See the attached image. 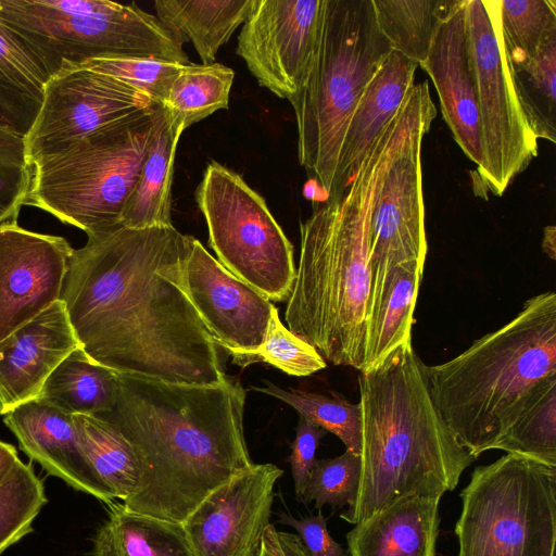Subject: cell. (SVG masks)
<instances>
[{"instance_id": "6da1fadb", "label": "cell", "mask_w": 556, "mask_h": 556, "mask_svg": "<svg viewBox=\"0 0 556 556\" xmlns=\"http://www.w3.org/2000/svg\"><path fill=\"white\" fill-rule=\"evenodd\" d=\"M73 251L61 301L83 351L118 374L217 386L224 361L182 283L191 236L122 225Z\"/></svg>"}, {"instance_id": "7a4b0ae2", "label": "cell", "mask_w": 556, "mask_h": 556, "mask_svg": "<svg viewBox=\"0 0 556 556\" xmlns=\"http://www.w3.org/2000/svg\"><path fill=\"white\" fill-rule=\"evenodd\" d=\"M111 409L97 416L118 430L137 456L140 478L123 501L130 511L184 522L217 486L249 468L245 391L227 376L188 386L115 372Z\"/></svg>"}, {"instance_id": "3957f363", "label": "cell", "mask_w": 556, "mask_h": 556, "mask_svg": "<svg viewBox=\"0 0 556 556\" xmlns=\"http://www.w3.org/2000/svg\"><path fill=\"white\" fill-rule=\"evenodd\" d=\"M408 101L375 142L343 197L318 204L300 226V258L286 323L334 366L363 369L372 206L404 130Z\"/></svg>"}, {"instance_id": "277c9868", "label": "cell", "mask_w": 556, "mask_h": 556, "mask_svg": "<svg viewBox=\"0 0 556 556\" xmlns=\"http://www.w3.org/2000/svg\"><path fill=\"white\" fill-rule=\"evenodd\" d=\"M358 387L361 477L340 518L356 525L402 497L453 491L475 458L437 412L412 341L361 371Z\"/></svg>"}, {"instance_id": "5b68a950", "label": "cell", "mask_w": 556, "mask_h": 556, "mask_svg": "<svg viewBox=\"0 0 556 556\" xmlns=\"http://www.w3.org/2000/svg\"><path fill=\"white\" fill-rule=\"evenodd\" d=\"M437 412L477 459L556 384V294L540 293L454 358L425 365Z\"/></svg>"}, {"instance_id": "8992f818", "label": "cell", "mask_w": 556, "mask_h": 556, "mask_svg": "<svg viewBox=\"0 0 556 556\" xmlns=\"http://www.w3.org/2000/svg\"><path fill=\"white\" fill-rule=\"evenodd\" d=\"M392 49L371 0H325L318 48L308 77L289 99L296 121L300 164L332 191L351 115L366 85Z\"/></svg>"}, {"instance_id": "52a82bcc", "label": "cell", "mask_w": 556, "mask_h": 556, "mask_svg": "<svg viewBox=\"0 0 556 556\" xmlns=\"http://www.w3.org/2000/svg\"><path fill=\"white\" fill-rule=\"evenodd\" d=\"M153 106L36 160L25 204L87 236L119 226L149 142Z\"/></svg>"}, {"instance_id": "ba28073f", "label": "cell", "mask_w": 556, "mask_h": 556, "mask_svg": "<svg viewBox=\"0 0 556 556\" xmlns=\"http://www.w3.org/2000/svg\"><path fill=\"white\" fill-rule=\"evenodd\" d=\"M460 498L457 556H554L556 467L506 454L476 467Z\"/></svg>"}, {"instance_id": "9c48e42d", "label": "cell", "mask_w": 556, "mask_h": 556, "mask_svg": "<svg viewBox=\"0 0 556 556\" xmlns=\"http://www.w3.org/2000/svg\"><path fill=\"white\" fill-rule=\"evenodd\" d=\"M0 17L39 48L56 74L111 56L191 63L157 17L134 2L0 0Z\"/></svg>"}, {"instance_id": "30bf717a", "label": "cell", "mask_w": 556, "mask_h": 556, "mask_svg": "<svg viewBox=\"0 0 556 556\" xmlns=\"http://www.w3.org/2000/svg\"><path fill=\"white\" fill-rule=\"evenodd\" d=\"M195 200L217 261L269 301L288 300L295 278L293 245L265 199L239 174L213 161Z\"/></svg>"}, {"instance_id": "8fae6325", "label": "cell", "mask_w": 556, "mask_h": 556, "mask_svg": "<svg viewBox=\"0 0 556 556\" xmlns=\"http://www.w3.org/2000/svg\"><path fill=\"white\" fill-rule=\"evenodd\" d=\"M501 0H466V25L481 122L483 166L472 170L477 195H502L538 155L514 89L501 21Z\"/></svg>"}, {"instance_id": "7c38bea8", "label": "cell", "mask_w": 556, "mask_h": 556, "mask_svg": "<svg viewBox=\"0 0 556 556\" xmlns=\"http://www.w3.org/2000/svg\"><path fill=\"white\" fill-rule=\"evenodd\" d=\"M408 97L406 124L372 206L367 319L381 299L390 273L408 262L425 266L428 252L421 143L437 116V109L428 80L414 84Z\"/></svg>"}, {"instance_id": "4fadbf2b", "label": "cell", "mask_w": 556, "mask_h": 556, "mask_svg": "<svg viewBox=\"0 0 556 556\" xmlns=\"http://www.w3.org/2000/svg\"><path fill=\"white\" fill-rule=\"evenodd\" d=\"M156 104L105 74L64 68L46 85L38 115L25 137L33 163L59 148Z\"/></svg>"}, {"instance_id": "5bb4252c", "label": "cell", "mask_w": 556, "mask_h": 556, "mask_svg": "<svg viewBox=\"0 0 556 556\" xmlns=\"http://www.w3.org/2000/svg\"><path fill=\"white\" fill-rule=\"evenodd\" d=\"M325 0H256L237 54L257 83L289 100L305 84L318 48Z\"/></svg>"}, {"instance_id": "9a60e30c", "label": "cell", "mask_w": 556, "mask_h": 556, "mask_svg": "<svg viewBox=\"0 0 556 556\" xmlns=\"http://www.w3.org/2000/svg\"><path fill=\"white\" fill-rule=\"evenodd\" d=\"M282 475L253 463L213 490L182 522L195 556H256Z\"/></svg>"}, {"instance_id": "2e32d148", "label": "cell", "mask_w": 556, "mask_h": 556, "mask_svg": "<svg viewBox=\"0 0 556 556\" xmlns=\"http://www.w3.org/2000/svg\"><path fill=\"white\" fill-rule=\"evenodd\" d=\"M182 283L216 344L231 357L261 346L275 305L227 270L193 237L182 262Z\"/></svg>"}, {"instance_id": "e0dca14e", "label": "cell", "mask_w": 556, "mask_h": 556, "mask_svg": "<svg viewBox=\"0 0 556 556\" xmlns=\"http://www.w3.org/2000/svg\"><path fill=\"white\" fill-rule=\"evenodd\" d=\"M73 251L63 237L0 225V341L61 300Z\"/></svg>"}, {"instance_id": "ac0fdd59", "label": "cell", "mask_w": 556, "mask_h": 556, "mask_svg": "<svg viewBox=\"0 0 556 556\" xmlns=\"http://www.w3.org/2000/svg\"><path fill=\"white\" fill-rule=\"evenodd\" d=\"M420 67L432 79L442 116L458 147L476 164L484 155L477 88L466 25V0H453Z\"/></svg>"}, {"instance_id": "d6986e66", "label": "cell", "mask_w": 556, "mask_h": 556, "mask_svg": "<svg viewBox=\"0 0 556 556\" xmlns=\"http://www.w3.org/2000/svg\"><path fill=\"white\" fill-rule=\"evenodd\" d=\"M3 416L20 448L48 475L106 505L114 502L86 456L72 415L36 397Z\"/></svg>"}, {"instance_id": "ffe728a7", "label": "cell", "mask_w": 556, "mask_h": 556, "mask_svg": "<svg viewBox=\"0 0 556 556\" xmlns=\"http://www.w3.org/2000/svg\"><path fill=\"white\" fill-rule=\"evenodd\" d=\"M80 348L60 300L0 341V401L3 415L39 396L47 378Z\"/></svg>"}, {"instance_id": "44dd1931", "label": "cell", "mask_w": 556, "mask_h": 556, "mask_svg": "<svg viewBox=\"0 0 556 556\" xmlns=\"http://www.w3.org/2000/svg\"><path fill=\"white\" fill-rule=\"evenodd\" d=\"M417 67L414 61L391 51L372 75L351 115L327 200L343 197L372 146L403 105L415 84Z\"/></svg>"}, {"instance_id": "7402d4cb", "label": "cell", "mask_w": 556, "mask_h": 556, "mask_svg": "<svg viewBox=\"0 0 556 556\" xmlns=\"http://www.w3.org/2000/svg\"><path fill=\"white\" fill-rule=\"evenodd\" d=\"M440 496L402 497L346 533L350 556H435Z\"/></svg>"}, {"instance_id": "603a6c76", "label": "cell", "mask_w": 556, "mask_h": 556, "mask_svg": "<svg viewBox=\"0 0 556 556\" xmlns=\"http://www.w3.org/2000/svg\"><path fill=\"white\" fill-rule=\"evenodd\" d=\"M184 127L155 104L152 128L135 188L123 210L121 225L132 229L170 227L174 160Z\"/></svg>"}, {"instance_id": "cb8c5ba5", "label": "cell", "mask_w": 556, "mask_h": 556, "mask_svg": "<svg viewBox=\"0 0 556 556\" xmlns=\"http://www.w3.org/2000/svg\"><path fill=\"white\" fill-rule=\"evenodd\" d=\"M256 0H155L157 20L179 45L191 42L202 64H213L250 16Z\"/></svg>"}, {"instance_id": "d4e9b609", "label": "cell", "mask_w": 556, "mask_h": 556, "mask_svg": "<svg viewBox=\"0 0 556 556\" xmlns=\"http://www.w3.org/2000/svg\"><path fill=\"white\" fill-rule=\"evenodd\" d=\"M93 538V556H195L181 522L128 510L116 501Z\"/></svg>"}, {"instance_id": "484cf974", "label": "cell", "mask_w": 556, "mask_h": 556, "mask_svg": "<svg viewBox=\"0 0 556 556\" xmlns=\"http://www.w3.org/2000/svg\"><path fill=\"white\" fill-rule=\"evenodd\" d=\"M424 267L417 262H408L390 273L381 299L366 323L361 371L374 368L395 349L412 341Z\"/></svg>"}, {"instance_id": "4316f807", "label": "cell", "mask_w": 556, "mask_h": 556, "mask_svg": "<svg viewBox=\"0 0 556 556\" xmlns=\"http://www.w3.org/2000/svg\"><path fill=\"white\" fill-rule=\"evenodd\" d=\"M115 392V371L93 362L78 348L51 372L38 397L72 416L97 417L111 409Z\"/></svg>"}, {"instance_id": "83f0119b", "label": "cell", "mask_w": 556, "mask_h": 556, "mask_svg": "<svg viewBox=\"0 0 556 556\" xmlns=\"http://www.w3.org/2000/svg\"><path fill=\"white\" fill-rule=\"evenodd\" d=\"M507 54V53H506ZM514 89L536 139L556 142V34L533 55L507 54Z\"/></svg>"}, {"instance_id": "f1b7e54d", "label": "cell", "mask_w": 556, "mask_h": 556, "mask_svg": "<svg viewBox=\"0 0 556 556\" xmlns=\"http://www.w3.org/2000/svg\"><path fill=\"white\" fill-rule=\"evenodd\" d=\"M86 456L111 497L122 502L136 490L140 468L131 444L106 421L73 416Z\"/></svg>"}, {"instance_id": "f546056e", "label": "cell", "mask_w": 556, "mask_h": 556, "mask_svg": "<svg viewBox=\"0 0 556 556\" xmlns=\"http://www.w3.org/2000/svg\"><path fill=\"white\" fill-rule=\"evenodd\" d=\"M233 78V70L220 63L182 65L161 105L186 130L228 109Z\"/></svg>"}, {"instance_id": "4dcf8cb0", "label": "cell", "mask_w": 556, "mask_h": 556, "mask_svg": "<svg viewBox=\"0 0 556 556\" xmlns=\"http://www.w3.org/2000/svg\"><path fill=\"white\" fill-rule=\"evenodd\" d=\"M377 24L392 51L420 65L453 0H371Z\"/></svg>"}, {"instance_id": "1f68e13d", "label": "cell", "mask_w": 556, "mask_h": 556, "mask_svg": "<svg viewBox=\"0 0 556 556\" xmlns=\"http://www.w3.org/2000/svg\"><path fill=\"white\" fill-rule=\"evenodd\" d=\"M254 391L276 397L293 407L301 417L337 435L346 450L359 455L362 409L339 394L326 395L300 389L285 390L269 381Z\"/></svg>"}, {"instance_id": "d6a6232c", "label": "cell", "mask_w": 556, "mask_h": 556, "mask_svg": "<svg viewBox=\"0 0 556 556\" xmlns=\"http://www.w3.org/2000/svg\"><path fill=\"white\" fill-rule=\"evenodd\" d=\"M47 502L43 481L20 459L0 483V555L33 531Z\"/></svg>"}, {"instance_id": "836d02e7", "label": "cell", "mask_w": 556, "mask_h": 556, "mask_svg": "<svg viewBox=\"0 0 556 556\" xmlns=\"http://www.w3.org/2000/svg\"><path fill=\"white\" fill-rule=\"evenodd\" d=\"M494 450L556 467V384L520 415Z\"/></svg>"}, {"instance_id": "e575fe53", "label": "cell", "mask_w": 556, "mask_h": 556, "mask_svg": "<svg viewBox=\"0 0 556 556\" xmlns=\"http://www.w3.org/2000/svg\"><path fill=\"white\" fill-rule=\"evenodd\" d=\"M500 21L506 53L530 56L556 34V2L501 0Z\"/></svg>"}, {"instance_id": "d590c367", "label": "cell", "mask_w": 556, "mask_h": 556, "mask_svg": "<svg viewBox=\"0 0 556 556\" xmlns=\"http://www.w3.org/2000/svg\"><path fill=\"white\" fill-rule=\"evenodd\" d=\"M232 361L241 367L264 362L296 377L309 376L327 366V363L312 345L282 325L277 308L273 312L267 333L261 346L248 354L233 356Z\"/></svg>"}, {"instance_id": "8d00e7d4", "label": "cell", "mask_w": 556, "mask_h": 556, "mask_svg": "<svg viewBox=\"0 0 556 556\" xmlns=\"http://www.w3.org/2000/svg\"><path fill=\"white\" fill-rule=\"evenodd\" d=\"M359 477L361 456L349 450L333 458L316 459L300 502H314L319 510L326 505L332 509L350 507L357 494Z\"/></svg>"}, {"instance_id": "74e56055", "label": "cell", "mask_w": 556, "mask_h": 556, "mask_svg": "<svg viewBox=\"0 0 556 556\" xmlns=\"http://www.w3.org/2000/svg\"><path fill=\"white\" fill-rule=\"evenodd\" d=\"M0 71L40 102L46 85L56 75L45 53L1 17Z\"/></svg>"}, {"instance_id": "f35d334b", "label": "cell", "mask_w": 556, "mask_h": 556, "mask_svg": "<svg viewBox=\"0 0 556 556\" xmlns=\"http://www.w3.org/2000/svg\"><path fill=\"white\" fill-rule=\"evenodd\" d=\"M181 66L150 56H111L89 60L78 67L111 76L161 104Z\"/></svg>"}, {"instance_id": "ab89813d", "label": "cell", "mask_w": 556, "mask_h": 556, "mask_svg": "<svg viewBox=\"0 0 556 556\" xmlns=\"http://www.w3.org/2000/svg\"><path fill=\"white\" fill-rule=\"evenodd\" d=\"M31 178L25 136L0 127V225L16 220Z\"/></svg>"}, {"instance_id": "60d3db41", "label": "cell", "mask_w": 556, "mask_h": 556, "mask_svg": "<svg viewBox=\"0 0 556 556\" xmlns=\"http://www.w3.org/2000/svg\"><path fill=\"white\" fill-rule=\"evenodd\" d=\"M40 105L0 71V127L26 137Z\"/></svg>"}, {"instance_id": "b9f144b4", "label": "cell", "mask_w": 556, "mask_h": 556, "mask_svg": "<svg viewBox=\"0 0 556 556\" xmlns=\"http://www.w3.org/2000/svg\"><path fill=\"white\" fill-rule=\"evenodd\" d=\"M326 433V430L300 416L289 456L294 493L299 502L302 498L309 471L316 462L317 447Z\"/></svg>"}, {"instance_id": "7bdbcfd3", "label": "cell", "mask_w": 556, "mask_h": 556, "mask_svg": "<svg viewBox=\"0 0 556 556\" xmlns=\"http://www.w3.org/2000/svg\"><path fill=\"white\" fill-rule=\"evenodd\" d=\"M279 522L293 528L313 556H348L343 547L330 535L327 518L321 511L301 518L280 513Z\"/></svg>"}, {"instance_id": "ee69618b", "label": "cell", "mask_w": 556, "mask_h": 556, "mask_svg": "<svg viewBox=\"0 0 556 556\" xmlns=\"http://www.w3.org/2000/svg\"><path fill=\"white\" fill-rule=\"evenodd\" d=\"M276 538L283 556H313L296 533L277 530Z\"/></svg>"}, {"instance_id": "f6af8a7d", "label": "cell", "mask_w": 556, "mask_h": 556, "mask_svg": "<svg viewBox=\"0 0 556 556\" xmlns=\"http://www.w3.org/2000/svg\"><path fill=\"white\" fill-rule=\"evenodd\" d=\"M18 460L20 457L15 446L0 441V483Z\"/></svg>"}, {"instance_id": "bcb514c9", "label": "cell", "mask_w": 556, "mask_h": 556, "mask_svg": "<svg viewBox=\"0 0 556 556\" xmlns=\"http://www.w3.org/2000/svg\"><path fill=\"white\" fill-rule=\"evenodd\" d=\"M276 527L269 523L261 542L256 556H283L276 538Z\"/></svg>"}, {"instance_id": "7dc6e473", "label": "cell", "mask_w": 556, "mask_h": 556, "mask_svg": "<svg viewBox=\"0 0 556 556\" xmlns=\"http://www.w3.org/2000/svg\"><path fill=\"white\" fill-rule=\"evenodd\" d=\"M543 252L551 258H556V227L547 226L544 228L542 241Z\"/></svg>"}, {"instance_id": "c3c4849f", "label": "cell", "mask_w": 556, "mask_h": 556, "mask_svg": "<svg viewBox=\"0 0 556 556\" xmlns=\"http://www.w3.org/2000/svg\"><path fill=\"white\" fill-rule=\"evenodd\" d=\"M3 415V407H2V404H1V401H0V416Z\"/></svg>"}]
</instances>
